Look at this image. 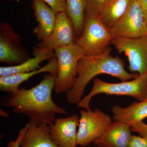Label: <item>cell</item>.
<instances>
[{
  "mask_svg": "<svg viewBox=\"0 0 147 147\" xmlns=\"http://www.w3.org/2000/svg\"><path fill=\"white\" fill-rule=\"evenodd\" d=\"M96 147H100L99 146H96Z\"/></svg>",
  "mask_w": 147,
  "mask_h": 147,
  "instance_id": "28",
  "label": "cell"
},
{
  "mask_svg": "<svg viewBox=\"0 0 147 147\" xmlns=\"http://www.w3.org/2000/svg\"><path fill=\"white\" fill-rule=\"evenodd\" d=\"M111 49L108 47L101 54L84 56L79 61L78 75L74 79L72 88L66 93L67 102L77 104L82 99L88 84L96 76L107 74L119 79L122 82L138 77L137 73H129L125 69V63L118 57L111 55Z\"/></svg>",
  "mask_w": 147,
  "mask_h": 147,
  "instance_id": "2",
  "label": "cell"
},
{
  "mask_svg": "<svg viewBox=\"0 0 147 147\" xmlns=\"http://www.w3.org/2000/svg\"><path fill=\"white\" fill-rule=\"evenodd\" d=\"M29 123L21 147H58L51 137L49 125L32 121Z\"/></svg>",
  "mask_w": 147,
  "mask_h": 147,
  "instance_id": "16",
  "label": "cell"
},
{
  "mask_svg": "<svg viewBox=\"0 0 147 147\" xmlns=\"http://www.w3.org/2000/svg\"><path fill=\"white\" fill-rule=\"evenodd\" d=\"M115 37L102 23L98 15L85 14L84 30L76 44L85 53L93 56L103 53Z\"/></svg>",
  "mask_w": 147,
  "mask_h": 147,
  "instance_id": "4",
  "label": "cell"
},
{
  "mask_svg": "<svg viewBox=\"0 0 147 147\" xmlns=\"http://www.w3.org/2000/svg\"><path fill=\"white\" fill-rule=\"evenodd\" d=\"M141 6L147 23V0H137Z\"/></svg>",
  "mask_w": 147,
  "mask_h": 147,
  "instance_id": "25",
  "label": "cell"
},
{
  "mask_svg": "<svg viewBox=\"0 0 147 147\" xmlns=\"http://www.w3.org/2000/svg\"><path fill=\"white\" fill-rule=\"evenodd\" d=\"M73 24L65 12L57 14L55 27L50 36L40 41L36 48L40 50H53L76 44Z\"/></svg>",
  "mask_w": 147,
  "mask_h": 147,
  "instance_id": "10",
  "label": "cell"
},
{
  "mask_svg": "<svg viewBox=\"0 0 147 147\" xmlns=\"http://www.w3.org/2000/svg\"><path fill=\"white\" fill-rule=\"evenodd\" d=\"M131 128L115 121L94 144L100 147H128L131 136Z\"/></svg>",
  "mask_w": 147,
  "mask_h": 147,
  "instance_id": "14",
  "label": "cell"
},
{
  "mask_svg": "<svg viewBox=\"0 0 147 147\" xmlns=\"http://www.w3.org/2000/svg\"><path fill=\"white\" fill-rule=\"evenodd\" d=\"M43 72L57 75L58 63L56 56L50 59L46 65L34 71L0 76V90L8 93L14 92L20 88L22 83L36 74Z\"/></svg>",
  "mask_w": 147,
  "mask_h": 147,
  "instance_id": "13",
  "label": "cell"
},
{
  "mask_svg": "<svg viewBox=\"0 0 147 147\" xmlns=\"http://www.w3.org/2000/svg\"><path fill=\"white\" fill-rule=\"evenodd\" d=\"M32 7L38 23L33 33L42 41L52 34L56 23L57 14L42 0H32Z\"/></svg>",
  "mask_w": 147,
  "mask_h": 147,
  "instance_id": "12",
  "label": "cell"
},
{
  "mask_svg": "<svg viewBox=\"0 0 147 147\" xmlns=\"http://www.w3.org/2000/svg\"><path fill=\"white\" fill-rule=\"evenodd\" d=\"M0 115L5 118H7L9 117L8 113H6L4 110L1 109V110H0Z\"/></svg>",
  "mask_w": 147,
  "mask_h": 147,
  "instance_id": "26",
  "label": "cell"
},
{
  "mask_svg": "<svg viewBox=\"0 0 147 147\" xmlns=\"http://www.w3.org/2000/svg\"><path fill=\"white\" fill-rule=\"evenodd\" d=\"M57 77L56 74H48L35 86L29 89L21 88L8 93L3 98L1 105L12 108L13 113L25 115L37 123L50 125L56 119V115L67 114L52 98Z\"/></svg>",
  "mask_w": 147,
  "mask_h": 147,
  "instance_id": "1",
  "label": "cell"
},
{
  "mask_svg": "<svg viewBox=\"0 0 147 147\" xmlns=\"http://www.w3.org/2000/svg\"><path fill=\"white\" fill-rule=\"evenodd\" d=\"M128 147H147V139L140 135H132Z\"/></svg>",
  "mask_w": 147,
  "mask_h": 147,
  "instance_id": "22",
  "label": "cell"
},
{
  "mask_svg": "<svg viewBox=\"0 0 147 147\" xmlns=\"http://www.w3.org/2000/svg\"><path fill=\"white\" fill-rule=\"evenodd\" d=\"M100 94L108 95L127 96L143 101L147 98V69L133 80L119 83H110L98 78L94 80L91 90L79 100L77 105L88 111H92L90 106L93 97Z\"/></svg>",
  "mask_w": 147,
  "mask_h": 147,
  "instance_id": "3",
  "label": "cell"
},
{
  "mask_svg": "<svg viewBox=\"0 0 147 147\" xmlns=\"http://www.w3.org/2000/svg\"><path fill=\"white\" fill-rule=\"evenodd\" d=\"M131 131L137 132L140 136L147 139V124L144 121L141 122L131 128Z\"/></svg>",
  "mask_w": 147,
  "mask_h": 147,
  "instance_id": "24",
  "label": "cell"
},
{
  "mask_svg": "<svg viewBox=\"0 0 147 147\" xmlns=\"http://www.w3.org/2000/svg\"><path fill=\"white\" fill-rule=\"evenodd\" d=\"M111 111L114 121L125 124L131 128L147 117V99L132 102L126 107L115 105Z\"/></svg>",
  "mask_w": 147,
  "mask_h": 147,
  "instance_id": "15",
  "label": "cell"
},
{
  "mask_svg": "<svg viewBox=\"0 0 147 147\" xmlns=\"http://www.w3.org/2000/svg\"><path fill=\"white\" fill-rule=\"evenodd\" d=\"M79 118L78 115H72L56 119L50 125L51 137L58 147H76L78 145L77 128Z\"/></svg>",
  "mask_w": 147,
  "mask_h": 147,
  "instance_id": "11",
  "label": "cell"
},
{
  "mask_svg": "<svg viewBox=\"0 0 147 147\" xmlns=\"http://www.w3.org/2000/svg\"><path fill=\"white\" fill-rule=\"evenodd\" d=\"M30 58L28 50L21 44L20 35L15 32L8 23H1L0 62L16 65L21 64Z\"/></svg>",
  "mask_w": 147,
  "mask_h": 147,
  "instance_id": "7",
  "label": "cell"
},
{
  "mask_svg": "<svg viewBox=\"0 0 147 147\" xmlns=\"http://www.w3.org/2000/svg\"><path fill=\"white\" fill-rule=\"evenodd\" d=\"M86 0H66L65 13L73 24L76 39L84 30Z\"/></svg>",
  "mask_w": 147,
  "mask_h": 147,
  "instance_id": "19",
  "label": "cell"
},
{
  "mask_svg": "<svg viewBox=\"0 0 147 147\" xmlns=\"http://www.w3.org/2000/svg\"><path fill=\"white\" fill-rule=\"evenodd\" d=\"M33 54L34 57L18 65L0 67V76H5L15 74L25 73L40 68V64L43 61L51 59L55 56L53 50H40L34 47Z\"/></svg>",
  "mask_w": 147,
  "mask_h": 147,
  "instance_id": "17",
  "label": "cell"
},
{
  "mask_svg": "<svg viewBox=\"0 0 147 147\" xmlns=\"http://www.w3.org/2000/svg\"><path fill=\"white\" fill-rule=\"evenodd\" d=\"M130 2L131 0H111L98 15L105 26L112 28L126 13Z\"/></svg>",
  "mask_w": 147,
  "mask_h": 147,
  "instance_id": "18",
  "label": "cell"
},
{
  "mask_svg": "<svg viewBox=\"0 0 147 147\" xmlns=\"http://www.w3.org/2000/svg\"><path fill=\"white\" fill-rule=\"evenodd\" d=\"M54 51L57 59L58 73L54 91L58 94L66 93L72 88L78 75V63L85 53L76 44L57 48Z\"/></svg>",
  "mask_w": 147,
  "mask_h": 147,
  "instance_id": "5",
  "label": "cell"
},
{
  "mask_svg": "<svg viewBox=\"0 0 147 147\" xmlns=\"http://www.w3.org/2000/svg\"></svg>",
  "mask_w": 147,
  "mask_h": 147,
  "instance_id": "29",
  "label": "cell"
},
{
  "mask_svg": "<svg viewBox=\"0 0 147 147\" xmlns=\"http://www.w3.org/2000/svg\"><path fill=\"white\" fill-rule=\"evenodd\" d=\"M111 0H86L85 14L98 15Z\"/></svg>",
  "mask_w": 147,
  "mask_h": 147,
  "instance_id": "20",
  "label": "cell"
},
{
  "mask_svg": "<svg viewBox=\"0 0 147 147\" xmlns=\"http://www.w3.org/2000/svg\"><path fill=\"white\" fill-rule=\"evenodd\" d=\"M29 125V123H28L26 125L24 128L21 129L18 133V137L15 141H11L9 143L7 147H21V142L23 140L24 135L26 132Z\"/></svg>",
  "mask_w": 147,
  "mask_h": 147,
  "instance_id": "23",
  "label": "cell"
},
{
  "mask_svg": "<svg viewBox=\"0 0 147 147\" xmlns=\"http://www.w3.org/2000/svg\"><path fill=\"white\" fill-rule=\"evenodd\" d=\"M80 114L77 142L82 147L94 143L113 123L111 117L98 108L90 111L82 110Z\"/></svg>",
  "mask_w": 147,
  "mask_h": 147,
  "instance_id": "6",
  "label": "cell"
},
{
  "mask_svg": "<svg viewBox=\"0 0 147 147\" xmlns=\"http://www.w3.org/2000/svg\"><path fill=\"white\" fill-rule=\"evenodd\" d=\"M49 6L56 14L65 12L66 0H42Z\"/></svg>",
  "mask_w": 147,
  "mask_h": 147,
  "instance_id": "21",
  "label": "cell"
},
{
  "mask_svg": "<svg viewBox=\"0 0 147 147\" xmlns=\"http://www.w3.org/2000/svg\"><path fill=\"white\" fill-rule=\"evenodd\" d=\"M115 38H135L147 35V23L137 0H131L128 9L110 29Z\"/></svg>",
  "mask_w": 147,
  "mask_h": 147,
  "instance_id": "9",
  "label": "cell"
},
{
  "mask_svg": "<svg viewBox=\"0 0 147 147\" xmlns=\"http://www.w3.org/2000/svg\"><path fill=\"white\" fill-rule=\"evenodd\" d=\"M9 1H17V0H8Z\"/></svg>",
  "mask_w": 147,
  "mask_h": 147,
  "instance_id": "27",
  "label": "cell"
},
{
  "mask_svg": "<svg viewBox=\"0 0 147 147\" xmlns=\"http://www.w3.org/2000/svg\"><path fill=\"white\" fill-rule=\"evenodd\" d=\"M120 53H124L129 61L128 69L139 74L147 69V35L135 38H115L111 42Z\"/></svg>",
  "mask_w": 147,
  "mask_h": 147,
  "instance_id": "8",
  "label": "cell"
}]
</instances>
